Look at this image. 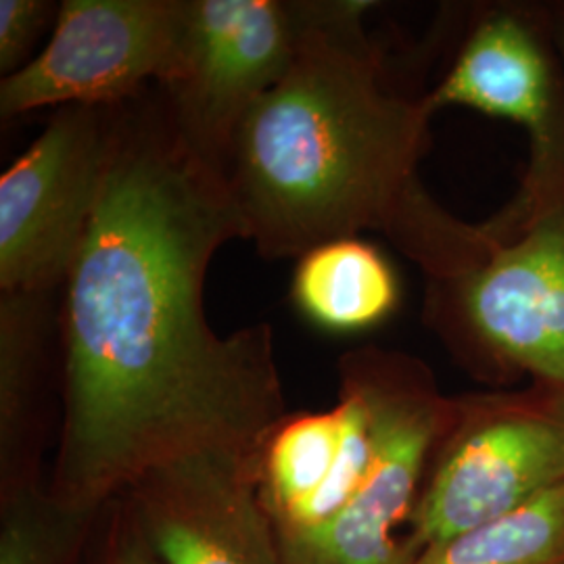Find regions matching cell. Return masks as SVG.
<instances>
[{
	"mask_svg": "<svg viewBox=\"0 0 564 564\" xmlns=\"http://www.w3.org/2000/svg\"><path fill=\"white\" fill-rule=\"evenodd\" d=\"M370 414L372 456L362 484L321 529L281 540L284 564H408V529L431 454L452 412L433 370L419 358L366 345L339 360Z\"/></svg>",
	"mask_w": 564,
	"mask_h": 564,
	"instance_id": "277c9868",
	"label": "cell"
},
{
	"mask_svg": "<svg viewBox=\"0 0 564 564\" xmlns=\"http://www.w3.org/2000/svg\"><path fill=\"white\" fill-rule=\"evenodd\" d=\"M188 0H63L41 55L0 80V118L44 107H120L172 74Z\"/></svg>",
	"mask_w": 564,
	"mask_h": 564,
	"instance_id": "ba28073f",
	"label": "cell"
},
{
	"mask_svg": "<svg viewBox=\"0 0 564 564\" xmlns=\"http://www.w3.org/2000/svg\"><path fill=\"white\" fill-rule=\"evenodd\" d=\"M302 34V0H188L178 59L158 88L195 160L224 176L242 121L286 76Z\"/></svg>",
	"mask_w": 564,
	"mask_h": 564,
	"instance_id": "8992f818",
	"label": "cell"
},
{
	"mask_svg": "<svg viewBox=\"0 0 564 564\" xmlns=\"http://www.w3.org/2000/svg\"><path fill=\"white\" fill-rule=\"evenodd\" d=\"M485 224L484 251L426 279L424 323L477 379L564 391V181L524 188Z\"/></svg>",
	"mask_w": 564,
	"mask_h": 564,
	"instance_id": "3957f363",
	"label": "cell"
},
{
	"mask_svg": "<svg viewBox=\"0 0 564 564\" xmlns=\"http://www.w3.org/2000/svg\"><path fill=\"white\" fill-rule=\"evenodd\" d=\"M57 2L51 0H0V74H18L32 57L34 46L48 25L59 18Z\"/></svg>",
	"mask_w": 564,
	"mask_h": 564,
	"instance_id": "e0dca14e",
	"label": "cell"
},
{
	"mask_svg": "<svg viewBox=\"0 0 564 564\" xmlns=\"http://www.w3.org/2000/svg\"><path fill=\"white\" fill-rule=\"evenodd\" d=\"M245 239L223 174L176 137L162 90L116 107L101 197L61 286L59 444L48 491L97 517L151 468L262 452L289 414L270 324L220 337L203 284Z\"/></svg>",
	"mask_w": 564,
	"mask_h": 564,
	"instance_id": "6da1fadb",
	"label": "cell"
},
{
	"mask_svg": "<svg viewBox=\"0 0 564 564\" xmlns=\"http://www.w3.org/2000/svg\"><path fill=\"white\" fill-rule=\"evenodd\" d=\"M84 564H162L126 496L99 510Z\"/></svg>",
	"mask_w": 564,
	"mask_h": 564,
	"instance_id": "2e32d148",
	"label": "cell"
},
{
	"mask_svg": "<svg viewBox=\"0 0 564 564\" xmlns=\"http://www.w3.org/2000/svg\"><path fill=\"white\" fill-rule=\"evenodd\" d=\"M291 293L310 323L330 333H360L395 312L400 282L377 247L349 237L302 256Z\"/></svg>",
	"mask_w": 564,
	"mask_h": 564,
	"instance_id": "7c38bea8",
	"label": "cell"
},
{
	"mask_svg": "<svg viewBox=\"0 0 564 564\" xmlns=\"http://www.w3.org/2000/svg\"><path fill=\"white\" fill-rule=\"evenodd\" d=\"M97 517L57 505L48 485L0 500V564H84Z\"/></svg>",
	"mask_w": 564,
	"mask_h": 564,
	"instance_id": "9a60e30c",
	"label": "cell"
},
{
	"mask_svg": "<svg viewBox=\"0 0 564 564\" xmlns=\"http://www.w3.org/2000/svg\"><path fill=\"white\" fill-rule=\"evenodd\" d=\"M552 34H554L552 41H554L556 51L561 53V63L564 67V11H558L556 18L552 21Z\"/></svg>",
	"mask_w": 564,
	"mask_h": 564,
	"instance_id": "ac0fdd59",
	"label": "cell"
},
{
	"mask_svg": "<svg viewBox=\"0 0 564 564\" xmlns=\"http://www.w3.org/2000/svg\"><path fill=\"white\" fill-rule=\"evenodd\" d=\"M347 435L349 405L341 398L323 412H289L272 429L258 458V489L276 533L297 523L337 475Z\"/></svg>",
	"mask_w": 564,
	"mask_h": 564,
	"instance_id": "4fadbf2b",
	"label": "cell"
},
{
	"mask_svg": "<svg viewBox=\"0 0 564 564\" xmlns=\"http://www.w3.org/2000/svg\"><path fill=\"white\" fill-rule=\"evenodd\" d=\"M116 107H61L0 176V293L55 295L101 197Z\"/></svg>",
	"mask_w": 564,
	"mask_h": 564,
	"instance_id": "52a82bcc",
	"label": "cell"
},
{
	"mask_svg": "<svg viewBox=\"0 0 564 564\" xmlns=\"http://www.w3.org/2000/svg\"><path fill=\"white\" fill-rule=\"evenodd\" d=\"M563 481V389L454 395L403 535L410 561Z\"/></svg>",
	"mask_w": 564,
	"mask_h": 564,
	"instance_id": "5b68a950",
	"label": "cell"
},
{
	"mask_svg": "<svg viewBox=\"0 0 564 564\" xmlns=\"http://www.w3.org/2000/svg\"><path fill=\"white\" fill-rule=\"evenodd\" d=\"M258 454L209 449L144 473L121 496L162 564H284Z\"/></svg>",
	"mask_w": 564,
	"mask_h": 564,
	"instance_id": "9c48e42d",
	"label": "cell"
},
{
	"mask_svg": "<svg viewBox=\"0 0 564 564\" xmlns=\"http://www.w3.org/2000/svg\"><path fill=\"white\" fill-rule=\"evenodd\" d=\"M372 7L302 0L295 61L242 121L224 181L263 260H300L379 230L440 279L481 253L484 224L454 218L424 191L419 163L433 113L389 80L364 30Z\"/></svg>",
	"mask_w": 564,
	"mask_h": 564,
	"instance_id": "7a4b0ae2",
	"label": "cell"
},
{
	"mask_svg": "<svg viewBox=\"0 0 564 564\" xmlns=\"http://www.w3.org/2000/svg\"><path fill=\"white\" fill-rule=\"evenodd\" d=\"M424 102L435 113L463 105L521 126L529 142L523 184L564 178V80L531 21L514 11H491L463 44L444 80Z\"/></svg>",
	"mask_w": 564,
	"mask_h": 564,
	"instance_id": "30bf717a",
	"label": "cell"
},
{
	"mask_svg": "<svg viewBox=\"0 0 564 564\" xmlns=\"http://www.w3.org/2000/svg\"><path fill=\"white\" fill-rule=\"evenodd\" d=\"M408 564H564V481L508 514L424 547Z\"/></svg>",
	"mask_w": 564,
	"mask_h": 564,
	"instance_id": "5bb4252c",
	"label": "cell"
},
{
	"mask_svg": "<svg viewBox=\"0 0 564 564\" xmlns=\"http://www.w3.org/2000/svg\"><path fill=\"white\" fill-rule=\"evenodd\" d=\"M55 295L0 293V500L48 485L53 377H61Z\"/></svg>",
	"mask_w": 564,
	"mask_h": 564,
	"instance_id": "8fae6325",
	"label": "cell"
}]
</instances>
